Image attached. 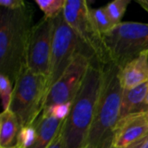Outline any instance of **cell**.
<instances>
[{
    "label": "cell",
    "instance_id": "1",
    "mask_svg": "<svg viewBox=\"0 0 148 148\" xmlns=\"http://www.w3.org/2000/svg\"><path fill=\"white\" fill-rule=\"evenodd\" d=\"M34 9L29 3L17 10L0 7V74L15 85L27 67V52Z\"/></svg>",
    "mask_w": 148,
    "mask_h": 148
},
{
    "label": "cell",
    "instance_id": "2",
    "mask_svg": "<svg viewBox=\"0 0 148 148\" xmlns=\"http://www.w3.org/2000/svg\"><path fill=\"white\" fill-rule=\"evenodd\" d=\"M102 67L95 59H92L85 79L72 102L69 115L60 130L64 148H84L86 146L101 93Z\"/></svg>",
    "mask_w": 148,
    "mask_h": 148
},
{
    "label": "cell",
    "instance_id": "3",
    "mask_svg": "<svg viewBox=\"0 0 148 148\" xmlns=\"http://www.w3.org/2000/svg\"><path fill=\"white\" fill-rule=\"evenodd\" d=\"M102 69L101 88L94 122L85 146L87 148H112L121 116L124 89L119 77L120 67L110 62Z\"/></svg>",
    "mask_w": 148,
    "mask_h": 148
},
{
    "label": "cell",
    "instance_id": "4",
    "mask_svg": "<svg viewBox=\"0 0 148 148\" xmlns=\"http://www.w3.org/2000/svg\"><path fill=\"white\" fill-rule=\"evenodd\" d=\"M47 94L48 76L25 67L14 85L9 109L16 115L20 128L36 122L42 112Z\"/></svg>",
    "mask_w": 148,
    "mask_h": 148
},
{
    "label": "cell",
    "instance_id": "5",
    "mask_svg": "<svg viewBox=\"0 0 148 148\" xmlns=\"http://www.w3.org/2000/svg\"><path fill=\"white\" fill-rule=\"evenodd\" d=\"M90 9L86 0H66L62 13L67 23L76 35L82 49L88 51L101 65L104 66L112 61L102 36L92 22Z\"/></svg>",
    "mask_w": 148,
    "mask_h": 148
},
{
    "label": "cell",
    "instance_id": "6",
    "mask_svg": "<svg viewBox=\"0 0 148 148\" xmlns=\"http://www.w3.org/2000/svg\"><path fill=\"white\" fill-rule=\"evenodd\" d=\"M110 60L120 68L148 51V23L122 22L103 35Z\"/></svg>",
    "mask_w": 148,
    "mask_h": 148
},
{
    "label": "cell",
    "instance_id": "7",
    "mask_svg": "<svg viewBox=\"0 0 148 148\" xmlns=\"http://www.w3.org/2000/svg\"><path fill=\"white\" fill-rule=\"evenodd\" d=\"M54 23V34L48 75V92L62 76L82 48L76 35L67 23L63 13L56 17Z\"/></svg>",
    "mask_w": 148,
    "mask_h": 148
},
{
    "label": "cell",
    "instance_id": "8",
    "mask_svg": "<svg viewBox=\"0 0 148 148\" xmlns=\"http://www.w3.org/2000/svg\"><path fill=\"white\" fill-rule=\"evenodd\" d=\"M92 59L95 58L88 52L82 49V48L80 49L62 76L49 88L43 109L53 105L72 102L74 101L85 79Z\"/></svg>",
    "mask_w": 148,
    "mask_h": 148
},
{
    "label": "cell",
    "instance_id": "9",
    "mask_svg": "<svg viewBox=\"0 0 148 148\" xmlns=\"http://www.w3.org/2000/svg\"><path fill=\"white\" fill-rule=\"evenodd\" d=\"M54 19L42 16L33 25L27 52V68L32 72L49 75Z\"/></svg>",
    "mask_w": 148,
    "mask_h": 148
},
{
    "label": "cell",
    "instance_id": "10",
    "mask_svg": "<svg viewBox=\"0 0 148 148\" xmlns=\"http://www.w3.org/2000/svg\"><path fill=\"white\" fill-rule=\"evenodd\" d=\"M147 136H148V121L146 113L131 114L119 121L112 147H127Z\"/></svg>",
    "mask_w": 148,
    "mask_h": 148
},
{
    "label": "cell",
    "instance_id": "11",
    "mask_svg": "<svg viewBox=\"0 0 148 148\" xmlns=\"http://www.w3.org/2000/svg\"><path fill=\"white\" fill-rule=\"evenodd\" d=\"M119 77L123 89H130L148 82V51L140 54L120 68Z\"/></svg>",
    "mask_w": 148,
    "mask_h": 148
},
{
    "label": "cell",
    "instance_id": "12",
    "mask_svg": "<svg viewBox=\"0 0 148 148\" xmlns=\"http://www.w3.org/2000/svg\"><path fill=\"white\" fill-rule=\"evenodd\" d=\"M147 94L148 82L130 89H124L120 120L131 114L146 113L148 110L147 105Z\"/></svg>",
    "mask_w": 148,
    "mask_h": 148
},
{
    "label": "cell",
    "instance_id": "13",
    "mask_svg": "<svg viewBox=\"0 0 148 148\" xmlns=\"http://www.w3.org/2000/svg\"><path fill=\"white\" fill-rule=\"evenodd\" d=\"M63 121L41 114L34 123L36 128V137L30 148L49 147L60 132Z\"/></svg>",
    "mask_w": 148,
    "mask_h": 148
},
{
    "label": "cell",
    "instance_id": "14",
    "mask_svg": "<svg viewBox=\"0 0 148 148\" xmlns=\"http://www.w3.org/2000/svg\"><path fill=\"white\" fill-rule=\"evenodd\" d=\"M20 126L16 115L10 111H3L0 115V148H18Z\"/></svg>",
    "mask_w": 148,
    "mask_h": 148
},
{
    "label": "cell",
    "instance_id": "15",
    "mask_svg": "<svg viewBox=\"0 0 148 148\" xmlns=\"http://www.w3.org/2000/svg\"><path fill=\"white\" fill-rule=\"evenodd\" d=\"M90 16L92 19V22L97 29V31L102 36L110 31L114 27V23L110 20L105 6L101 7V8H96V9H90Z\"/></svg>",
    "mask_w": 148,
    "mask_h": 148
},
{
    "label": "cell",
    "instance_id": "16",
    "mask_svg": "<svg viewBox=\"0 0 148 148\" xmlns=\"http://www.w3.org/2000/svg\"><path fill=\"white\" fill-rule=\"evenodd\" d=\"M66 0H36L37 7L43 12V16L55 19L62 13Z\"/></svg>",
    "mask_w": 148,
    "mask_h": 148
},
{
    "label": "cell",
    "instance_id": "17",
    "mask_svg": "<svg viewBox=\"0 0 148 148\" xmlns=\"http://www.w3.org/2000/svg\"><path fill=\"white\" fill-rule=\"evenodd\" d=\"M130 3V0H114L105 6L106 11L114 26L122 23V18Z\"/></svg>",
    "mask_w": 148,
    "mask_h": 148
},
{
    "label": "cell",
    "instance_id": "18",
    "mask_svg": "<svg viewBox=\"0 0 148 148\" xmlns=\"http://www.w3.org/2000/svg\"><path fill=\"white\" fill-rule=\"evenodd\" d=\"M13 88L14 86L11 81L7 76L0 74V95L3 111L10 109V106L12 100Z\"/></svg>",
    "mask_w": 148,
    "mask_h": 148
},
{
    "label": "cell",
    "instance_id": "19",
    "mask_svg": "<svg viewBox=\"0 0 148 148\" xmlns=\"http://www.w3.org/2000/svg\"><path fill=\"white\" fill-rule=\"evenodd\" d=\"M72 102L53 105L48 108L43 109L42 112V114L45 116H50V117H53L55 119L63 121L69 115L71 107H72Z\"/></svg>",
    "mask_w": 148,
    "mask_h": 148
},
{
    "label": "cell",
    "instance_id": "20",
    "mask_svg": "<svg viewBox=\"0 0 148 148\" xmlns=\"http://www.w3.org/2000/svg\"><path fill=\"white\" fill-rule=\"evenodd\" d=\"M36 137V126L29 125L20 128L18 134V148H30Z\"/></svg>",
    "mask_w": 148,
    "mask_h": 148
},
{
    "label": "cell",
    "instance_id": "21",
    "mask_svg": "<svg viewBox=\"0 0 148 148\" xmlns=\"http://www.w3.org/2000/svg\"><path fill=\"white\" fill-rule=\"evenodd\" d=\"M26 2L23 0H0V6L8 10H17L26 5Z\"/></svg>",
    "mask_w": 148,
    "mask_h": 148
},
{
    "label": "cell",
    "instance_id": "22",
    "mask_svg": "<svg viewBox=\"0 0 148 148\" xmlns=\"http://www.w3.org/2000/svg\"><path fill=\"white\" fill-rule=\"evenodd\" d=\"M48 148H64L63 147V143H62V139L61 135V132L58 133L56 137L54 139L52 143Z\"/></svg>",
    "mask_w": 148,
    "mask_h": 148
},
{
    "label": "cell",
    "instance_id": "23",
    "mask_svg": "<svg viewBox=\"0 0 148 148\" xmlns=\"http://www.w3.org/2000/svg\"><path fill=\"white\" fill-rule=\"evenodd\" d=\"M147 139H148V136H147V137L143 138L142 140H139V141H137V142H135V143H134V144H132V145H129V146H127V147H112V148H142L143 145L145 144V142L147 140Z\"/></svg>",
    "mask_w": 148,
    "mask_h": 148
},
{
    "label": "cell",
    "instance_id": "24",
    "mask_svg": "<svg viewBox=\"0 0 148 148\" xmlns=\"http://www.w3.org/2000/svg\"><path fill=\"white\" fill-rule=\"evenodd\" d=\"M136 3L148 13V0H136Z\"/></svg>",
    "mask_w": 148,
    "mask_h": 148
},
{
    "label": "cell",
    "instance_id": "25",
    "mask_svg": "<svg viewBox=\"0 0 148 148\" xmlns=\"http://www.w3.org/2000/svg\"><path fill=\"white\" fill-rule=\"evenodd\" d=\"M142 148H148V139H147V141L145 142V144L143 145Z\"/></svg>",
    "mask_w": 148,
    "mask_h": 148
},
{
    "label": "cell",
    "instance_id": "26",
    "mask_svg": "<svg viewBox=\"0 0 148 148\" xmlns=\"http://www.w3.org/2000/svg\"><path fill=\"white\" fill-rule=\"evenodd\" d=\"M146 116H147V119L148 121V110L146 112Z\"/></svg>",
    "mask_w": 148,
    "mask_h": 148
},
{
    "label": "cell",
    "instance_id": "27",
    "mask_svg": "<svg viewBox=\"0 0 148 148\" xmlns=\"http://www.w3.org/2000/svg\"><path fill=\"white\" fill-rule=\"evenodd\" d=\"M147 105L148 106V94H147Z\"/></svg>",
    "mask_w": 148,
    "mask_h": 148
},
{
    "label": "cell",
    "instance_id": "28",
    "mask_svg": "<svg viewBox=\"0 0 148 148\" xmlns=\"http://www.w3.org/2000/svg\"><path fill=\"white\" fill-rule=\"evenodd\" d=\"M85 148H87V147H85Z\"/></svg>",
    "mask_w": 148,
    "mask_h": 148
}]
</instances>
